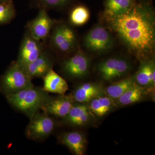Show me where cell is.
Masks as SVG:
<instances>
[{
    "label": "cell",
    "mask_w": 155,
    "mask_h": 155,
    "mask_svg": "<svg viewBox=\"0 0 155 155\" xmlns=\"http://www.w3.org/2000/svg\"><path fill=\"white\" fill-rule=\"evenodd\" d=\"M109 27L130 51L140 60L153 52L155 45V17L152 6L139 0L121 14L105 17Z\"/></svg>",
    "instance_id": "6da1fadb"
},
{
    "label": "cell",
    "mask_w": 155,
    "mask_h": 155,
    "mask_svg": "<svg viewBox=\"0 0 155 155\" xmlns=\"http://www.w3.org/2000/svg\"><path fill=\"white\" fill-rule=\"evenodd\" d=\"M13 107L30 118L52 98L41 87L33 86L14 94L6 96Z\"/></svg>",
    "instance_id": "7a4b0ae2"
},
{
    "label": "cell",
    "mask_w": 155,
    "mask_h": 155,
    "mask_svg": "<svg viewBox=\"0 0 155 155\" xmlns=\"http://www.w3.org/2000/svg\"><path fill=\"white\" fill-rule=\"evenodd\" d=\"M32 79L16 61L13 62L0 78V88L5 96L34 86Z\"/></svg>",
    "instance_id": "3957f363"
},
{
    "label": "cell",
    "mask_w": 155,
    "mask_h": 155,
    "mask_svg": "<svg viewBox=\"0 0 155 155\" xmlns=\"http://www.w3.org/2000/svg\"><path fill=\"white\" fill-rule=\"evenodd\" d=\"M132 65L130 60L123 57H114L101 61L96 69L103 79L107 81L119 79L131 71Z\"/></svg>",
    "instance_id": "277c9868"
},
{
    "label": "cell",
    "mask_w": 155,
    "mask_h": 155,
    "mask_svg": "<svg viewBox=\"0 0 155 155\" xmlns=\"http://www.w3.org/2000/svg\"><path fill=\"white\" fill-rule=\"evenodd\" d=\"M30 122L25 130L26 137L31 140H43L48 137L56 127L52 116L38 112L29 118Z\"/></svg>",
    "instance_id": "5b68a950"
},
{
    "label": "cell",
    "mask_w": 155,
    "mask_h": 155,
    "mask_svg": "<svg viewBox=\"0 0 155 155\" xmlns=\"http://www.w3.org/2000/svg\"><path fill=\"white\" fill-rule=\"evenodd\" d=\"M50 35V42L54 49L59 52H70L76 47V33L70 26L64 23L54 25Z\"/></svg>",
    "instance_id": "8992f818"
},
{
    "label": "cell",
    "mask_w": 155,
    "mask_h": 155,
    "mask_svg": "<svg viewBox=\"0 0 155 155\" xmlns=\"http://www.w3.org/2000/svg\"><path fill=\"white\" fill-rule=\"evenodd\" d=\"M84 43L85 48L90 51L103 53L112 48L114 41L111 34L105 27L97 25L87 34Z\"/></svg>",
    "instance_id": "52a82bcc"
},
{
    "label": "cell",
    "mask_w": 155,
    "mask_h": 155,
    "mask_svg": "<svg viewBox=\"0 0 155 155\" xmlns=\"http://www.w3.org/2000/svg\"><path fill=\"white\" fill-rule=\"evenodd\" d=\"M90 66V58L82 50L79 49L74 55L63 61L61 69L69 78L79 79L88 75Z\"/></svg>",
    "instance_id": "ba28073f"
},
{
    "label": "cell",
    "mask_w": 155,
    "mask_h": 155,
    "mask_svg": "<svg viewBox=\"0 0 155 155\" xmlns=\"http://www.w3.org/2000/svg\"><path fill=\"white\" fill-rule=\"evenodd\" d=\"M54 24L46 10L40 8L36 17L27 23V31L33 38L41 41L49 36Z\"/></svg>",
    "instance_id": "9c48e42d"
},
{
    "label": "cell",
    "mask_w": 155,
    "mask_h": 155,
    "mask_svg": "<svg viewBox=\"0 0 155 155\" xmlns=\"http://www.w3.org/2000/svg\"><path fill=\"white\" fill-rule=\"evenodd\" d=\"M45 51L41 41L33 38L26 31L21 41L16 62L21 67L35 60Z\"/></svg>",
    "instance_id": "30bf717a"
},
{
    "label": "cell",
    "mask_w": 155,
    "mask_h": 155,
    "mask_svg": "<svg viewBox=\"0 0 155 155\" xmlns=\"http://www.w3.org/2000/svg\"><path fill=\"white\" fill-rule=\"evenodd\" d=\"M95 118L87 104L75 103L63 120L64 123L71 126L83 127L91 124Z\"/></svg>",
    "instance_id": "8fae6325"
},
{
    "label": "cell",
    "mask_w": 155,
    "mask_h": 155,
    "mask_svg": "<svg viewBox=\"0 0 155 155\" xmlns=\"http://www.w3.org/2000/svg\"><path fill=\"white\" fill-rule=\"evenodd\" d=\"M72 94L53 97L41 109L43 113L51 116L64 119L75 103Z\"/></svg>",
    "instance_id": "7c38bea8"
},
{
    "label": "cell",
    "mask_w": 155,
    "mask_h": 155,
    "mask_svg": "<svg viewBox=\"0 0 155 155\" xmlns=\"http://www.w3.org/2000/svg\"><path fill=\"white\" fill-rule=\"evenodd\" d=\"M54 65L53 57L45 50L35 60L22 68L32 79L34 78H43L53 69Z\"/></svg>",
    "instance_id": "4fadbf2b"
},
{
    "label": "cell",
    "mask_w": 155,
    "mask_h": 155,
    "mask_svg": "<svg viewBox=\"0 0 155 155\" xmlns=\"http://www.w3.org/2000/svg\"><path fill=\"white\" fill-rule=\"evenodd\" d=\"M71 94L75 103L87 104L95 97L104 95V87L97 82H85L77 85Z\"/></svg>",
    "instance_id": "5bb4252c"
},
{
    "label": "cell",
    "mask_w": 155,
    "mask_h": 155,
    "mask_svg": "<svg viewBox=\"0 0 155 155\" xmlns=\"http://www.w3.org/2000/svg\"><path fill=\"white\" fill-rule=\"evenodd\" d=\"M154 90L145 88L134 84L130 88L117 99L115 100L118 107L130 105L147 101L151 97Z\"/></svg>",
    "instance_id": "9a60e30c"
},
{
    "label": "cell",
    "mask_w": 155,
    "mask_h": 155,
    "mask_svg": "<svg viewBox=\"0 0 155 155\" xmlns=\"http://www.w3.org/2000/svg\"><path fill=\"white\" fill-rule=\"evenodd\" d=\"M59 140L74 154L83 155L85 153L87 141L82 132L77 130L64 132L59 136Z\"/></svg>",
    "instance_id": "2e32d148"
},
{
    "label": "cell",
    "mask_w": 155,
    "mask_h": 155,
    "mask_svg": "<svg viewBox=\"0 0 155 155\" xmlns=\"http://www.w3.org/2000/svg\"><path fill=\"white\" fill-rule=\"evenodd\" d=\"M155 64L153 60H140L138 71L134 75L136 83L145 88L154 90Z\"/></svg>",
    "instance_id": "e0dca14e"
},
{
    "label": "cell",
    "mask_w": 155,
    "mask_h": 155,
    "mask_svg": "<svg viewBox=\"0 0 155 155\" xmlns=\"http://www.w3.org/2000/svg\"><path fill=\"white\" fill-rule=\"evenodd\" d=\"M94 116L104 117L118 107L115 100L105 95L95 97L87 104Z\"/></svg>",
    "instance_id": "ac0fdd59"
},
{
    "label": "cell",
    "mask_w": 155,
    "mask_h": 155,
    "mask_svg": "<svg viewBox=\"0 0 155 155\" xmlns=\"http://www.w3.org/2000/svg\"><path fill=\"white\" fill-rule=\"evenodd\" d=\"M44 85L42 88L48 93L65 94L68 90V84L53 69L48 72L43 78Z\"/></svg>",
    "instance_id": "d6986e66"
},
{
    "label": "cell",
    "mask_w": 155,
    "mask_h": 155,
    "mask_svg": "<svg viewBox=\"0 0 155 155\" xmlns=\"http://www.w3.org/2000/svg\"><path fill=\"white\" fill-rule=\"evenodd\" d=\"M135 83L134 75L125 78L104 87V95L116 100Z\"/></svg>",
    "instance_id": "ffe728a7"
},
{
    "label": "cell",
    "mask_w": 155,
    "mask_h": 155,
    "mask_svg": "<svg viewBox=\"0 0 155 155\" xmlns=\"http://www.w3.org/2000/svg\"><path fill=\"white\" fill-rule=\"evenodd\" d=\"M136 0H105V17L116 16L126 12L136 3Z\"/></svg>",
    "instance_id": "44dd1931"
},
{
    "label": "cell",
    "mask_w": 155,
    "mask_h": 155,
    "mask_svg": "<svg viewBox=\"0 0 155 155\" xmlns=\"http://www.w3.org/2000/svg\"><path fill=\"white\" fill-rule=\"evenodd\" d=\"M90 16L88 8L85 6L80 5L72 9L69 14V21L72 25L81 26L88 21Z\"/></svg>",
    "instance_id": "7402d4cb"
},
{
    "label": "cell",
    "mask_w": 155,
    "mask_h": 155,
    "mask_svg": "<svg viewBox=\"0 0 155 155\" xmlns=\"http://www.w3.org/2000/svg\"><path fill=\"white\" fill-rule=\"evenodd\" d=\"M16 15V10L13 0L0 2V25L11 22Z\"/></svg>",
    "instance_id": "603a6c76"
},
{
    "label": "cell",
    "mask_w": 155,
    "mask_h": 155,
    "mask_svg": "<svg viewBox=\"0 0 155 155\" xmlns=\"http://www.w3.org/2000/svg\"><path fill=\"white\" fill-rule=\"evenodd\" d=\"M40 8L61 9L65 8L74 0H36Z\"/></svg>",
    "instance_id": "cb8c5ba5"
},
{
    "label": "cell",
    "mask_w": 155,
    "mask_h": 155,
    "mask_svg": "<svg viewBox=\"0 0 155 155\" xmlns=\"http://www.w3.org/2000/svg\"><path fill=\"white\" fill-rule=\"evenodd\" d=\"M5 1V0H0V2H3V1Z\"/></svg>",
    "instance_id": "d4e9b609"
},
{
    "label": "cell",
    "mask_w": 155,
    "mask_h": 155,
    "mask_svg": "<svg viewBox=\"0 0 155 155\" xmlns=\"http://www.w3.org/2000/svg\"><path fill=\"white\" fill-rule=\"evenodd\" d=\"M136 1H139V0H136Z\"/></svg>",
    "instance_id": "484cf974"
}]
</instances>
